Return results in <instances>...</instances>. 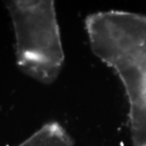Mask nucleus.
<instances>
[{"label": "nucleus", "mask_w": 146, "mask_h": 146, "mask_svg": "<svg viewBox=\"0 0 146 146\" xmlns=\"http://www.w3.org/2000/svg\"><path fill=\"white\" fill-rule=\"evenodd\" d=\"M7 7L16 34L19 67L39 82L53 83L64 62L54 2L10 1Z\"/></svg>", "instance_id": "f257e3e1"}, {"label": "nucleus", "mask_w": 146, "mask_h": 146, "mask_svg": "<svg viewBox=\"0 0 146 146\" xmlns=\"http://www.w3.org/2000/svg\"><path fill=\"white\" fill-rule=\"evenodd\" d=\"M99 58L124 87L133 145L146 146V16L134 17L115 28L102 44Z\"/></svg>", "instance_id": "f03ea898"}]
</instances>
